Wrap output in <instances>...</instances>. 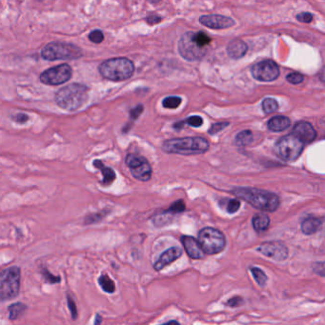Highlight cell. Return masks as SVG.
I'll return each mask as SVG.
<instances>
[{"label":"cell","instance_id":"cell-12","mask_svg":"<svg viewBox=\"0 0 325 325\" xmlns=\"http://www.w3.org/2000/svg\"><path fill=\"white\" fill-rule=\"evenodd\" d=\"M251 73L253 78L258 81H274L279 77V68L273 60L265 59L255 64L251 69Z\"/></svg>","mask_w":325,"mask_h":325},{"label":"cell","instance_id":"cell-38","mask_svg":"<svg viewBox=\"0 0 325 325\" xmlns=\"http://www.w3.org/2000/svg\"><path fill=\"white\" fill-rule=\"evenodd\" d=\"M313 271L321 277H325V261H318L313 264Z\"/></svg>","mask_w":325,"mask_h":325},{"label":"cell","instance_id":"cell-23","mask_svg":"<svg viewBox=\"0 0 325 325\" xmlns=\"http://www.w3.org/2000/svg\"><path fill=\"white\" fill-rule=\"evenodd\" d=\"M27 306L22 303V302H16V303H12L9 307H8V311H9V319L11 321H15L17 319H19L26 311Z\"/></svg>","mask_w":325,"mask_h":325},{"label":"cell","instance_id":"cell-16","mask_svg":"<svg viewBox=\"0 0 325 325\" xmlns=\"http://www.w3.org/2000/svg\"><path fill=\"white\" fill-rule=\"evenodd\" d=\"M182 249L179 247H171L160 256V258L155 262L154 269L158 272L162 271V269L170 265L174 260L178 259L182 255Z\"/></svg>","mask_w":325,"mask_h":325},{"label":"cell","instance_id":"cell-20","mask_svg":"<svg viewBox=\"0 0 325 325\" xmlns=\"http://www.w3.org/2000/svg\"><path fill=\"white\" fill-rule=\"evenodd\" d=\"M290 125V119L284 116H274L268 121V128L273 132H282Z\"/></svg>","mask_w":325,"mask_h":325},{"label":"cell","instance_id":"cell-41","mask_svg":"<svg viewBox=\"0 0 325 325\" xmlns=\"http://www.w3.org/2000/svg\"><path fill=\"white\" fill-rule=\"evenodd\" d=\"M12 120L15 121L16 123L23 124V123H26L29 120V116H27L26 114H23V113H18L15 116H12Z\"/></svg>","mask_w":325,"mask_h":325},{"label":"cell","instance_id":"cell-18","mask_svg":"<svg viewBox=\"0 0 325 325\" xmlns=\"http://www.w3.org/2000/svg\"><path fill=\"white\" fill-rule=\"evenodd\" d=\"M248 51V46L242 39L232 40L227 46V53L229 57L234 59H240L245 56Z\"/></svg>","mask_w":325,"mask_h":325},{"label":"cell","instance_id":"cell-46","mask_svg":"<svg viewBox=\"0 0 325 325\" xmlns=\"http://www.w3.org/2000/svg\"><path fill=\"white\" fill-rule=\"evenodd\" d=\"M148 2H150V3H153V4H157V3H159V2H161L162 0H147Z\"/></svg>","mask_w":325,"mask_h":325},{"label":"cell","instance_id":"cell-31","mask_svg":"<svg viewBox=\"0 0 325 325\" xmlns=\"http://www.w3.org/2000/svg\"><path fill=\"white\" fill-rule=\"evenodd\" d=\"M184 125L188 124L192 127H200L203 124V119L199 116H193L187 117L185 120H182Z\"/></svg>","mask_w":325,"mask_h":325},{"label":"cell","instance_id":"cell-35","mask_svg":"<svg viewBox=\"0 0 325 325\" xmlns=\"http://www.w3.org/2000/svg\"><path fill=\"white\" fill-rule=\"evenodd\" d=\"M143 110H144V107H143V105L141 104L138 105V106H136L135 108H133V109L130 111V113H129L131 120H132V121L137 120V119L140 117V115L143 113Z\"/></svg>","mask_w":325,"mask_h":325},{"label":"cell","instance_id":"cell-45","mask_svg":"<svg viewBox=\"0 0 325 325\" xmlns=\"http://www.w3.org/2000/svg\"><path fill=\"white\" fill-rule=\"evenodd\" d=\"M101 322H102V318L99 316V315H96V317H95V321H94V325H98V324H101Z\"/></svg>","mask_w":325,"mask_h":325},{"label":"cell","instance_id":"cell-36","mask_svg":"<svg viewBox=\"0 0 325 325\" xmlns=\"http://www.w3.org/2000/svg\"><path fill=\"white\" fill-rule=\"evenodd\" d=\"M229 125V122H218L213 124L208 131L210 135H216Z\"/></svg>","mask_w":325,"mask_h":325},{"label":"cell","instance_id":"cell-37","mask_svg":"<svg viewBox=\"0 0 325 325\" xmlns=\"http://www.w3.org/2000/svg\"><path fill=\"white\" fill-rule=\"evenodd\" d=\"M240 207H241V202L238 199H229L226 205V210L228 213L233 214L240 209Z\"/></svg>","mask_w":325,"mask_h":325},{"label":"cell","instance_id":"cell-13","mask_svg":"<svg viewBox=\"0 0 325 325\" xmlns=\"http://www.w3.org/2000/svg\"><path fill=\"white\" fill-rule=\"evenodd\" d=\"M199 22L203 26L213 30L228 29L235 25V20L231 17L221 14H207L199 17Z\"/></svg>","mask_w":325,"mask_h":325},{"label":"cell","instance_id":"cell-4","mask_svg":"<svg viewBox=\"0 0 325 325\" xmlns=\"http://www.w3.org/2000/svg\"><path fill=\"white\" fill-rule=\"evenodd\" d=\"M99 74L111 81H123L129 80L135 73L133 61L126 58H110L98 66Z\"/></svg>","mask_w":325,"mask_h":325},{"label":"cell","instance_id":"cell-47","mask_svg":"<svg viewBox=\"0 0 325 325\" xmlns=\"http://www.w3.org/2000/svg\"><path fill=\"white\" fill-rule=\"evenodd\" d=\"M166 324H176V325H178V323L176 321H170V322H167Z\"/></svg>","mask_w":325,"mask_h":325},{"label":"cell","instance_id":"cell-19","mask_svg":"<svg viewBox=\"0 0 325 325\" xmlns=\"http://www.w3.org/2000/svg\"><path fill=\"white\" fill-rule=\"evenodd\" d=\"M93 165L95 167V168H96V169L100 170L101 173H102L103 178H102V180L100 181V184H101V185H111V184L116 180V176L115 171H114L112 168L105 166L104 164H103V162H102L101 161H99V160H95V161H93Z\"/></svg>","mask_w":325,"mask_h":325},{"label":"cell","instance_id":"cell-32","mask_svg":"<svg viewBox=\"0 0 325 325\" xmlns=\"http://www.w3.org/2000/svg\"><path fill=\"white\" fill-rule=\"evenodd\" d=\"M89 39L95 44H99L104 40V35L100 30H93L89 34Z\"/></svg>","mask_w":325,"mask_h":325},{"label":"cell","instance_id":"cell-6","mask_svg":"<svg viewBox=\"0 0 325 325\" xmlns=\"http://www.w3.org/2000/svg\"><path fill=\"white\" fill-rule=\"evenodd\" d=\"M41 57L48 61L74 60L82 57L80 47L66 42H51L41 51Z\"/></svg>","mask_w":325,"mask_h":325},{"label":"cell","instance_id":"cell-1","mask_svg":"<svg viewBox=\"0 0 325 325\" xmlns=\"http://www.w3.org/2000/svg\"><path fill=\"white\" fill-rule=\"evenodd\" d=\"M210 145L208 140L201 137H186L165 140L162 149L167 154L180 156L201 155L208 151Z\"/></svg>","mask_w":325,"mask_h":325},{"label":"cell","instance_id":"cell-22","mask_svg":"<svg viewBox=\"0 0 325 325\" xmlns=\"http://www.w3.org/2000/svg\"><path fill=\"white\" fill-rule=\"evenodd\" d=\"M253 226L256 232L261 233L266 231L270 224V219L267 215L259 213L256 214L253 218Z\"/></svg>","mask_w":325,"mask_h":325},{"label":"cell","instance_id":"cell-8","mask_svg":"<svg viewBox=\"0 0 325 325\" xmlns=\"http://www.w3.org/2000/svg\"><path fill=\"white\" fill-rule=\"evenodd\" d=\"M178 52L188 61H198L205 57L207 48L198 43L195 37V32H187L178 41Z\"/></svg>","mask_w":325,"mask_h":325},{"label":"cell","instance_id":"cell-25","mask_svg":"<svg viewBox=\"0 0 325 325\" xmlns=\"http://www.w3.org/2000/svg\"><path fill=\"white\" fill-rule=\"evenodd\" d=\"M235 141L238 146H247L253 141V133L249 130H244L238 134Z\"/></svg>","mask_w":325,"mask_h":325},{"label":"cell","instance_id":"cell-27","mask_svg":"<svg viewBox=\"0 0 325 325\" xmlns=\"http://www.w3.org/2000/svg\"><path fill=\"white\" fill-rule=\"evenodd\" d=\"M251 272L255 281L259 286H264L267 282V276L266 274L259 268L251 267Z\"/></svg>","mask_w":325,"mask_h":325},{"label":"cell","instance_id":"cell-14","mask_svg":"<svg viewBox=\"0 0 325 325\" xmlns=\"http://www.w3.org/2000/svg\"><path fill=\"white\" fill-rule=\"evenodd\" d=\"M257 251L260 252L262 255H266L268 257L274 258L276 260H284L287 258L288 255V249L285 245L280 243L273 242V243H266L261 244Z\"/></svg>","mask_w":325,"mask_h":325},{"label":"cell","instance_id":"cell-43","mask_svg":"<svg viewBox=\"0 0 325 325\" xmlns=\"http://www.w3.org/2000/svg\"><path fill=\"white\" fill-rule=\"evenodd\" d=\"M242 302H243V299L240 298V297H235L233 298L231 300H229L227 302V305L228 306H231V307H235V306H238L240 304H242Z\"/></svg>","mask_w":325,"mask_h":325},{"label":"cell","instance_id":"cell-28","mask_svg":"<svg viewBox=\"0 0 325 325\" xmlns=\"http://www.w3.org/2000/svg\"><path fill=\"white\" fill-rule=\"evenodd\" d=\"M262 109L266 114H272L279 109V103L274 98H265L262 102Z\"/></svg>","mask_w":325,"mask_h":325},{"label":"cell","instance_id":"cell-40","mask_svg":"<svg viewBox=\"0 0 325 325\" xmlns=\"http://www.w3.org/2000/svg\"><path fill=\"white\" fill-rule=\"evenodd\" d=\"M297 19L302 23H310L313 20V15L310 12H302L297 15Z\"/></svg>","mask_w":325,"mask_h":325},{"label":"cell","instance_id":"cell-9","mask_svg":"<svg viewBox=\"0 0 325 325\" xmlns=\"http://www.w3.org/2000/svg\"><path fill=\"white\" fill-rule=\"evenodd\" d=\"M304 142L295 134L282 137L276 144V150L279 157L286 162L296 161L302 153Z\"/></svg>","mask_w":325,"mask_h":325},{"label":"cell","instance_id":"cell-33","mask_svg":"<svg viewBox=\"0 0 325 325\" xmlns=\"http://www.w3.org/2000/svg\"><path fill=\"white\" fill-rule=\"evenodd\" d=\"M303 80H304V77L300 73H291L286 77V81L294 85L302 83Z\"/></svg>","mask_w":325,"mask_h":325},{"label":"cell","instance_id":"cell-10","mask_svg":"<svg viewBox=\"0 0 325 325\" xmlns=\"http://www.w3.org/2000/svg\"><path fill=\"white\" fill-rule=\"evenodd\" d=\"M125 163L132 175L140 181H149L153 175V169L146 158L139 154H128Z\"/></svg>","mask_w":325,"mask_h":325},{"label":"cell","instance_id":"cell-24","mask_svg":"<svg viewBox=\"0 0 325 325\" xmlns=\"http://www.w3.org/2000/svg\"><path fill=\"white\" fill-rule=\"evenodd\" d=\"M98 284L100 285L101 289L108 293V294H113L116 291V284L113 281V279L107 275V274H102L98 278Z\"/></svg>","mask_w":325,"mask_h":325},{"label":"cell","instance_id":"cell-7","mask_svg":"<svg viewBox=\"0 0 325 325\" xmlns=\"http://www.w3.org/2000/svg\"><path fill=\"white\" fill-rule=\"evenodd\" d=\"M198 242L206 255L219 254L226 246L224 235L212 227H205L199 231Z\"/></svg>","mask_w":325,"mask_h":325},{"label":"cell","instance_id":"cell-39","mask_svg":"<svg viewBox=\"0 0 325 325\" xmlns=\"http://www.w3.org/2000/svg\"><path fill=\"white\" fill-rule=\"evenodd\" d=\"M103 214L104 213H102V212H99L96 214H91L90 216L86 217L85 224H91V223H95L97 221H101L103 218Z\"/></svg>","mask_w":325,"mask_h":325},{"label":"cell","instance_id":"cell-11","mask_svg":"<svg viewBox=\"0 0 325 325\" xmlns=\"http://www.w3.org/2000/svg\"><path fill=\"white\" fill-rule=\"evenodd\" d=\"M73 70L69 64H60L56 67L44 71L40 75V81L50 86H57L69 81Z\"/></svg>","mask_w":325,"mask_h":325},{"label":"cell","instance_id":"cell-5","mask_svg":"<svg viewBox=\"0 0 325 325\" xmlns=\"http://www.w3.org/2000/svg\"><path fill=\"white\" fill-rule=\"evenodd\" d=\"M21 271L17 266L6 268L0 275V300L4 302L15 299L20 290Z\"/></svg>","mask_w":325,"mask_h":325},{"label":"cell","instance_id":"cell-3","mask_svg":"<svg viewBox=\"0 0 325 325\" xmlns=\"http://www.w3.org/2000/svg\"><path fill=\"white\" fill-rule=\"evenodd\" d=\"M89 97V88L81 83H72L62 87L56 93V103L66 111H77L86 103Z\"/></svg>","mask_w":325,"mask_h":325},{"label":"cell","instance_id":"cell-2","mask_svg":"<svg viewBox=\"0 0 325 325\" xmlns=\"http://www.w3.org/2000/svg\"><path fill=\"white\" fill-rule=\"evenodd\" d=\"M232 192L234 195L247 201L256 209L274 212L279 207V197L276 194L268 191L244 187L236 188Z\"/></svg>","mask_w":325,"mask_h":325},{"label":"cell","instance_id":"cell-30","mask_svg":"<svg viewBox=\"0 0 325 325\" xmlns=\"http://www.w3.org/2000/svg\"><path fill=\"white\" fill-rule=\"evenodd\" d=\"M41 275L43 277V279H45L47 283H51V284H55V283H59L61 281L60 277H56L53 274H51L49 272V270L46 268H42L41 269Z\"/></svg>","mask_w":325,"mask_h":325},{"label":"cell","instance_id":"cell-29","mask_svg":"<svg viewBox=\"0 0 325 325\" xmlns=\"http://www.w3.org/2000/svg\"><path fill=\"white\" fill-rule=\"evenodd\" d=\"M182 99L179 96H168L164 98L162 101V106L167 109H176L181 104Z\"/></svg>","mask_w":325,"mask_h":325},{"label":"cell","instance_id":"cell-21","mask_svg":"<svg viewBox=\"0 0 325 325\" xmlns=\"http://www.w3.org/2000/svg\"><path fill=\"white\" fill-rule=\"evenodd\" d=\"M323 221L317 218H307L302 222V231L305 235H313L317 232L321 226Z\"/></svg>","mask_w":325,"mask_h":325},{"label":"cell","instance_id":"cell-17","mask_svg":"<svg viewBox=\"0 0 325 325\" xmlns=\"http://www.w3.org/2000/svg\"><path fill=\"white\" fill-rule=\"evenodd\" d=\"M293 134L298 136L301 140L305 142H312L317 138V132L311 123L306 121L298 122L293 129Z\"/></svg>","mask_w":325,"mask_h":325},{"label":"cell","instance_id":"cell-26","mask_svg":"<svg viewBox=\"0 0 325 325\" xmlns=\"http://www.w3.org/2000/svg\"><path fill=\"white\" fill-rule=\"evenodd\" d=\"M186 210L185 202L182 199H178L176 201L173 202L170 207L164 212V214H173V215H176V214H180L183 213Z\"/></svg>","mask_w":325,"mask_h":325},{"label":"cell","instance_id":"cell-15","mask_svg":"<svg viewBox=\"0 0 325 325\" xmlns=\"http://www.w3.org/2000/svg\"><path fill=\"white\" fill-rule=\"evenodd\" d=\"M181 244L183 245V248L185 250L186 254L189 255L193 259H200L203 258L204 255H206L199 244L195 238L190 236H182L180 238Z\"/></svg>","mask_w":325,"mask_h":325},{"label":"cell","instance_id":"cell-42","mask_svg":"<svg viewBox=\"0 0 325 325\" xmlns=\"http://www.w3.org/2000/svg\"><path fill=\"white\" fill-rule=\"evenodd\" d=\"M162 20V18L158 15V14H150L146 17V22L150 25H156V24L160 23Z\"/></svg>","mask_w":325,"mask_h":325},{"label":"cell","instance_id":"cell-34","mask_svg":"<svg viewBox=\"0 0 325 325\" xmlns=\"http://www.w3.org/2000/svg\"><path fill=\"white\" fill-rule=\"evenodd\" d=\"M67 304H68V308L70 310L72 319L74 321H76L78 319V308H77V305L75 303V301L72 299V297H71L69 294L67 295Z\"/></svg>","mask_w":325,"mask_h":325},{"label":"cell","instance_id":"cell-44","mask_svg":"<svg viewBox=\"0 0 325 325\" xmlns=\"http://www.w3.org/2000/svg\"><path fill=\"white\" fill-rule=\"evenodd\" d=\"M320 80L324 82V83H325V67L322 70L321 74H320Z\"/></svg>","mask_w":325,"mask_h":325},{"label":"cell","instance_id":"cell-48","mask_svg":"<svg viewBox=\"0 0 325 325\" xmlns=\"http://www.w3.org/2000/svg\"><path fill=\"white\" fill-rule=\"evenodd\" d=\"M38 1H41V0H38Z\"/></svg>","mask_w":325,"mask_h":325}]
</instances>
